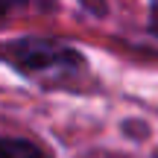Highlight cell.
<instances>
[{"instance_id": "cell-1", "label": "cell", "mask_w": 158, "mask_h": 158, "mask_svg": "<svg viewBox=\"0 0 158 158\" xmlns=\"http://www.w3.org/2000/svg\"><path fill=\"white\" fill-rule=\"evenodd\" d=\"M0 59L18 70L21 76L32 79L41 88H79L88 79V64L82 53L56 38H15L0 44Z\"/></svg>"}, {"instance_id": "cell-2", "label": "cell", "mask_w": 158, "mask_h": 158, "mask_svg": "<svg viewBox=\"0 0 158 158\" xmlns=\"http://www.w3.org/2000/svg\"><path fill=\"white\" fill-rule=\"evenodd\" d=\"M0 158H47V152L23 138H0Z\"/></svg>"}, {"instance_id": "cell-3", "label": "cell", "mask_w": 158, "mask_h": 158, "mask_svg": "<svg viewBox=\"0 0 158 158\" xmlns=\"http://www.w3.org/2000/svg\"><path fill=\"white\" fill-rule=\"evenodd\" d=\"M53 0H0V15L9 12H23V9H44Z\"/></svg>"}, {"instance_id": "cell-4", "label": "cell", "mask_w": 158, "mask_h": 158, "mask_svg": "<svg viewBox=\"0 0 158 158\" xmlns=\"http://www.w3.org/2000/svg\"><path fill=\"white\" fill-rule=\"evenodd\" d=\"M152 27H155V32H158V18H155V23H152Z\"/></svg>"}]
</instances>
